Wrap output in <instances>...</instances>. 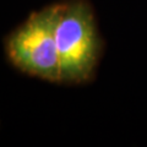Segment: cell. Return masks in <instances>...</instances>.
Instances as JSON below:
<instances>
[{
	"instance_id": "obj_1",
	"label": "cell",
	"mask_w": 147,
	"mask_h": 147,
	"mask_svg": "<svg viewBox=\"0 0 147 147\" xmlns=\"http://www.w3.org/2000/svg\"><path fill=\"white\" fill-rule=\"evenodd\" d=\"M55 40L60 63V84L85 85L93 80L104 42L88 0L57 3Z\"/></svg>"
},
{
	"instance_id": "obj_2",
	"label": "cell",
	"mask_w": 147,
	"mask_h": 147,
	"mask_svg": "<svg viewBox=\"0 0 147 147\" xmlns=\"http://www.w3.org/2000/svg\"><path fill=\"white\" fill-rule=\"evenodd\" d=\"M55 22L57 3L31 12L4 39V52L9 63L28 76L60 84Z\"/></svg>"
}]
</instances>
